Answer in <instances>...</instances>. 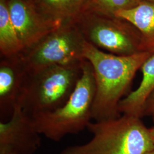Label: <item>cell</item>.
<instances>
[{
  "label": "cell",
  "instance_id": "cell-3",
  "mask_svg": "<svg viewBox=\"0 0 154 154\" xmlns=\"http://www.w3.org/2000/svg\"><path fill=\"white\" fill-rule=\"evenodd\" d=\"M82 75L70 97L61 107L32 117L40 135L58 142L69 134L87 128L92 118L95 95L93 68L88 61L82 63Z\"/></svg>",
  "mask_w": 154,
  "mask_h": 154
},
{
  "label": "cell",
  "instance_id": "cell-1",
  "mask_svg": "<svg viewBox=\"0 0 154 154\" xmlns=\"http://www.w3.org/2000/svg\"><path fill=\"white\" fill-rule=\"evenodd\" d=\"M151 55L148 52L116 55L86 42L83 57L93 68L96 86L92 109V118L95 121L121 116L118 109L119 103L128 95L137 72Z\"/></svg>",
  "mask_w": 154,
  "mask_h": 154
},
{
  "label": "cell",
  "instance_id": "cell-11",
  "mask_svg": "<svg viewBox=\"0 0 154 154\" xmlns=\"http://www.w3.org/2000/svg\"><path fill=\"white\" fill-rule=\"evenodd\" d=\"M116 17L136 27L142 36V51L154 53V1H143L132 9L118 12Z\"/></svg>",
  "mask_w": 154,
  "mask_h": 154
},
{
  "label": "cell",
  "instance_id": "cell-12",
  "mask_svg": "<svg viewBox=\"0 0 154 154\" xmlns=\"http://www.w3.org/2000/svg\"><path fill=\"white\" fill-rule=\"evenodd\" d=\"M46 19L61 25L75 23L82 14L86 0H30Z\"/></svg>",
  "mask_w": 154,
  "mask_h": 154
},
{
  "label": "cell",
  "instance_id": "cell-8",
  "mask_svg": "<svg viewBox=\"0 0 154 154\" xmlns=\"http://www.w3.org/2000/svg\"><path fill=\"white\" fill-rule=\"evenodd\" d=\"M8 6L23 49L63 25L46 19L30 0H8Z\"/></svg>",
  "mask_w": 154,
  "mask_h": 154
},
{
  "label": "cell",
  "instance_id": "cell-6",
  "mask_svg": "<svg viewBox=\"0 0 154 154\" xmlns=\"http://www.w3.org/2000/svg\"><path fill=\"white\" fill-rule=\"evenodd\" d=\"M75 23L86 41L99 49L118 55L143 52L140 33L125 20L83 13Z\"/></svg>",
  "mask_w": 154,
  "mask_h": 154
},
{
  "label": "cell",
  "instance_id": "cell-7",
  "mask_svg": "<svg viewBox=\"0 0 154 154\" xmlns=\"http://www.w3.org/2000/svg\"><path fill=\"white\" fill-rule=\"evenodd\" d=\"M33 119L15 105L11 119L0 122V154H33L41 146Z\"/></svg>",
  "mask_w": 154,
  "mask_h": 154
},
{
  "label": "cell",
  "instance_id": "cell-18",
  "mask_svg": "<svg viewBox=\"0 0 154 154\" xmlns=\"http://www.w3.org/2000/svg\"><path fill=\"white\" fill-rule=\"evenodd\" d=\"M152 116H153V121H154V114Z\"/></svg>",
  "mask_w": 154,
  "mask_h": 154
},
{
  "label": "cell",
  "instance_id": "cell-4",
  "mask_svg": "<svg viewBox=\"0 0 154 154\" xmlns=\"http://www.w3.org/2000/svg\"><path fill=\"white\" fill-rule=\"evenodd\" d=\"M82 62L52 65L28 72L17 104L31 117L61 107L69 99L81 77Z\"/></svg>",
  "mask_w": 154,
  "mask_h": 154
},
{
  "label": "cell",
  "instance_id": "cell-15",
  "mask_svg": "<svg viewBox=\"0 0 154 154\" xmlns=\"http://www.w3.org/2000/svg\"><path fill=\"white\" fill-rule=\"evenodd\" d=\"M154 114V91L147 99L143 110V116Z\"/></svg>",
  "mask_w": 154,
  "mask_h": 154
},
{
  "label": "cell",
  "instance_id": "cell-17",
  "mask_svg": "<svg viewBox=\"0 0 154 154\" xmlns=\"http://www.w3.org/2000/svg\"><path fill=\"white\" fill-rule=\"evenodd\" d=\"M143 1H154V0H143Z\"/></svg>",
  "mask_w": 154,
  "mask_h": 154
},
{
  "label": "cell",
  "instance_id": "cell-2",
  "mask_svg": "<svg viewBox=\"0 0 154 154\" xmlns=\"http://www.w3.org/2000/svg\"><path fill=\"white\" fill-rule=\"evenodd\" d=\"M87 128L93 135L88 142L66 147L60 154H154L149 128L137 116L121 114L91 122Z\"/></svg>",
  "mask_w": 154,
  "mask_h": 154
},
{
  "label": "cell",
  "instance_id": "cell-10",
  "mask_svg": "<svg viewBox=\"0 0 154 154\" xmlns=\"http://www.w3.org/2000/svg\"><path fill=\"white\" fill-rule=\"evenodd\" d=\"M142 79L138 88L128 94L119 105L121 114L143 117L145 104L154 91V53L140 67Z\"/></svg>",
  "mask_w": 154,
  "mask_h": 154
},
{
  "label": "cell",
  "instance_id": "cell-5",
  "mask_svg": "<svg viewBox=\"0 0 154 154\" xmlns=\"http://www.w3.org/2000/svg\"><path fill=\"white\" fill-rule=\"evenodd\" d=\"M86 39L75 23L63 25L23 50L20 58L28 72L48 66L81 63Z\"/></svg>",
  "mask_w": 154,
  "mask_h": 154
},
{
  "label": "cell",
  "instance_id": "cell-9",
  "mask_svg": "<svg viewBox=\"0 0 154 154\" xmlns=\"http://www.w3.org/2000/svg\"><path fill=\"white\" fill-rule=\"evenodd\" d=\"M5 58L0 65V110L1 116H11L25 85L28 72L20 54Z\"/></svg>",
  "mask_w": 154,
  "mask_h": 154
},
{
  "label": "cell",
  "instance_id": "cell-16",
  "mask_svg": "<svg viewBox=\"0 0 154 154\" xmlns=\"http://www.w3.org/2000/svg\"><path fill=\"white\" fill-rule=\"evenodd\" d=\"M149 134H150L151 138L154 147V126L149 128Z\"/></svg>",
  "mask_w": 154,
  "mask_h": 154
},
{
  "label": "cell",
  "instance_id": "cell-14",
  "mask_svg": "<svg viewBox=\"0 0 154 154\" xmlns=\"http://www.w3.org/2000/svg\"><path fill=\"white\" fill-rule=\"evenodd\" d=\"M142 1L143 0H86L82 14L116 17L118 12L132 9Z\"/></svg>",
  "mask_w": 154,
  "mask_h": 154
},
{
  "label": "cell",
  "instance_id": "cell-13",
  "mask_svg": "<svg viewBox=\"0 0 154 154\" xmlns=\"http://www.w3.org/2000/svg\"><path fill=\"white\" fill-rule=\"evenodd\" d=\"M23 50L9 14L8 0H0V51L4 57L20 54Z\"/></svg>",
  "mask_w": 154,
  "mask_h": 154
}]
</instances>
